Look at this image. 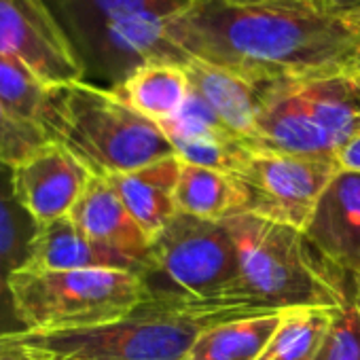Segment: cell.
Here are the masks:
<instances>
[{
    "mask_svg": "<svg viewBox=\"0 0 360 360\" xmlns=\"http://www.w3.org/2000/svg\"><path fill=\"white\" fill-rule=\"evenodd\" d=\"M189 58L259 85L335 75L360 77V20L314 5L233 7L189 0L165 24Z\"/></svg>",
    "mask_w": 360,
    "mask_h": 360,
    "instance_id": "6da1fadb",
    "label": "cell"
},
{
    "mask_svg": "<svg viewBox=\"0 0 360 360\" xmlns=\"http://www.w3.org/2000/svg\"><path fill=\"white\" fill-rule=\"evenodd\" d=\"M223 223L238 252L236 299L267 311L341 309L354 301V280L333 267L301 229L250 212Z\"/></svg>",
    "mask_w": 360,
    "mask_h": 360,
    "instance_id": "7a4b0ae2",
    "label": "cell"
},
{
    "mask_svg": "<svg viewBox=\"0 0 360 360\" xmlns=\"http://www.w3.org/2000/svg\"><path fill=\"white\" fill-rule=\"evenodd\" d=\"M261 314L274 311L244 301L169 303L146 299L127 316L102 326L56 333L26 330L13 337L51 360H185L206 328Z\"/></svg>",
    "mask_w": 360,
    "mask_h": 360,
    "instance_id": "3957f363",
    "label": "cell"
},
{
    "mask_svg": "<svg viewBox=\"0 0 360 360\" xmlns=\"http://www.w3.org/2000/svg\"><path fill=\"white\" fill-rule=\"evenodd\" d=\"M189 0H45L79 58L85 81L117 89L150 62L185 66L191 58L165 37Z\"/></svg>",
    "mask_w": 360,
    "mask_h": 360,
    "instance_id": "277c9868",
    "label": "cell"
},
{
    "mask_svg": "<svg viewBox=\"0 0 360 360\" xmlns=\"http://www.w3.org/2000/svg\"><path fill=\"white\" fill-rule=\"evenodd\" d=\"M58 142L94 176H117L172 157L161 127L134 110L117 91L77 81L56 87Z\"/></svg>",
    "mask_w": 360,
    "mask_h": 360,
    "instance_id": "5b68a950",
    "label": "cell"
},
{
    "mask_svg": "<svg viewBox=\"0 0 360 360\" xmlns=\"http://www.w3.org/2000/svg\"><path fill=\"white\" fill-rule=\"evenodd\" d=\"M138 276L146 299L155 301H242L233 297L238 252L225 223L183 212H176L150 240Z\"/></svg>",
    "mask_w": 360,
    "mask_h": 360,
    "instance_id": "8992f818",
    "label": "cell"
},
{
    "mask_svg": "<svg viewBox=\"0 0 360 360\" xmlns=\"http://www.w3.org/2000/svg\"><path fill=\"white\" fill-rule=\"evenodd\" d=\"M11 288L28 330L56 333L102 326L146 301L138 274L123 269H18Z\"/></svg>",
    "mask_w": 360,
    "mask_h": 360,
    "instance_id": "52a82bcc",
    "label": "cell"
},
{
    "mask_svg": "<svg viewBox=\"0 0 360 360\" xmlns=\"http://www.w3.org/2000/svg\"><path fill=\"white\" fill-rule=\"evenodd\" d=\"M337 169L335 159L250 150L236 178L246 212L303 231Z\"/></svg>",
    "mask_w": 360,
    "mask_h": 360,
    "instance_id": "ba28073f",
    "label": "cell"
},
{
    "mask_svg": "<svg viewBox=\"0 0 360 360\" xmlns=\"http://www.w3.org/2000/svg\"><path fill=\"white\" fill-rule=\"evenodd\" d=\"M0 53L24 64L51 89L85 81L83 66L45 0H0Z\"/></svg>",
    "mask_w": 360,
    "mask_h": 360,
    "instance_id": "9c48e42d",
    "label": "cell"
},
{
    "mask_svg": "<svg viewBox=\"0 0 360 360\" xmlns=\"http://www.w3.org/2000/svg\"><path fill=\"white\" fill-rule=\"evenodd\" d=\"M91 176L75 153L51 142L11 169V183L20 204L45 225L72 212Z\"/></svg>",
    "mask_w": 360,
    "mask_h": 360,
    "instance_id": "30bf717a",
    "label": "cell"
},
{
    "mask_svg": "<svg viewBox=\"0 0 360 360\" xmlns=\"http://www.w3.org/2000/svg\"><path fill=\"white\" fill-rule=\"evenodd\" d=\"M303 233L349 280L360 278V174L337 169Z\"/></svg>",
    "mask_w": 360,
    "mask_h": 360,
    "instance_id": "8fae6325",
    "label": "cell"
},
{
    "mask_svg": "<svg viewBox=\"0 0 360 360\" xmlns=\"http://www.w3.org/2000/svg\"><path fill=\"white\" fill-rule=\"evenodd\" d=\"M248 146L252 150L335 159L333 146L314 123L292 81L263 85Z\"/></svg>",
    "mask_w": 360,
    "mask_h": 360,
    "instance_id": "7c38bea8",
    "label": "cell"
},
{
    "mask_svg": "<svg viewBox=\"0 0 360 360\" xmlns=\"http://www.w3.org/2000/svg\"><path fill=\"white\" fill-rule=\"evenodd\" d=\"M68 217L94 242L125 255L142 267L150 238L129 214L108 178L91 176Z\"/></svg>",
    "mask_w": 360,
    "mask_h": 360,
    "instance_id": "4fadbf2b",
    "label": "cell"
},
{
    "mask_svg": "<svg viewBox=\"0 0 360 360\" xmlns=\"http://www.w3.org/2000/svg\"><path fill=\"white\" fill-rule=\"evenodd\" d=\"M30 269L41 271H77V269H123L140 271V265L125 255L110 250L94 242L85 231H81L70 217L41 225Z\"/></svg>",
    "mask_w": 360,
    "mask_h": 360,
    "instance_id": "5bb4252c",
    "label": "cell"
},
{
    "mask_svg": "<svg viewBox=\"0 0 360 360\" xmlns=\"http://www.w3.org/2000/svg\"><path fill=\"white\" fill-rule=\"evenodd\" d=\"M180 159L176 155L159 159L134 172L108 176L110 185L123 200L129 214L153 240L178 212L176 183Z\"/></svg>",
    "mask_w": 360,
    "mask_h": 360,
    "instance_id": "9a60e30c",
    "label": "cell"
},
{
    "mask_svg": "<svg viewBox=\"0 0 360 360\" xmlns=\"http://www.w3.org/2000/svg\"><path fill=\"white\" fill-rule=\"evenodd\" d=\"M185 70L191 91H195L217 112V117L248 144L263 85L193 58L185 64Z\"/></svg>",
    "mask_w": 360,
    "mask_h": 360,
    "instance_id": "2e32d148",
    "label": "cell"
},
{
    "mask_svg": "<svg viewBox=\"0 0 360 360\" xmlns=\"http://www.w3.org/2000/svg\"><path fill=\"white\" fill-rule=\"evenodd\" d=\"M307 112L337 150L360 134V81L352 75L292 81Z\"/></svg>",
    "mask_w": 360,
    "mask_h": 360,
    "instance_id": "e0dca14e",
    "label": "cell"
},
{
    "mask_svg": "<svg viewBox=\"0 0 360 360\" xmlns=\"http://www.w3.org/2000/svg\"><path fill=\"white\" fill-rule=\"evenodd\" d=\"M176 208L195 219L223 223L246 212V195L236 176L180 161Z\"/></svg>",
    "mask_w": 360,
    "mask_h": 360,
    "instance_id": "ac0fdd59",
    "label": "cell"
},
{
    "mask_svg": "<svg viewBox=\"0 0 360 360\" xmlns=\"http://www.w3.org/2000/svg\"><path fill=\"white\" fill-rule=\"evenodd\" d=\"M112 91H117L134 110L159 125L183 108L191 85L185 66L172 62H150L131 72Z\"/></svg>",
    "mask_w": 360,
    "mask_h": 360,
    "instance_id": "d6986e66",
    "label": "cell"
},
{
    "mask_svg": "<svg viewBox=\"0 0 360 360\" xmlns=\"http://www.w3.org/2000/svg\"><path fill=\"white\" fill-rule=\"evenodd\" d=\"M278 324L280 311L219 322L198 337L185 360H259Z\"/></svg>",
    "mask_w": 360,
    "mask_h": 360,
    "instance_id": "ffe728a7",
    "label": "cell"
},
{
    "mask_svg": "<svg viewBox=\"0 0 360 360\" xmlns=\"http://www.w3.org/2000/svg\"><path fill=\"white\" fill-rule=\"evenodd\" d=\"M0 102L58 142L56 94L24 64L0 53Z\"/></svg>",
    "mask_w": 360,
    "mask_h": 360,
    "instance_id": "44dd1931",
    "label": "cell"
},
{
    "mask_svg": "<svg viewBox=\"0 0 360 360\" xmlns=\"http://www.w3.org/2000/svg\"><path fill=\"white\" fill-rule=\"evenodd\" d=\"M337 309L290 307L280 311V324L259 360H314Z\"/></svg>",
    "mask_w": 360,
    "mask_h": 360,
    "instance_id": "7402d4cb",
    "label": "cell"
},
{
    "mask_svg": "<svg viewBox=\"0 0 360 360\" xmlns=\"http://www.w3.org/2000/svg\"><path fill=\"white\" fill-rule=\"evenodd\" d=\"M39 229L41 225L15 198L11 169L0 167V259L11 271L28 267Z\"/></svg>",
    "mask_w": 360,
    "mask_h": 360,
    "instance_id": "603a6c76",
    "label": "cell"
},
{
    "mask_svg": "<svg viewBox=\"0 0 360 360\" xmlns=\"http://www.w3.org/2000/svg\"><path fill=\"white\" fill-rule=\"evenodd\" d=\"M51 142L56 140L47 131L24 121L0 102V167L13 169Z\"/></svg>",
    "mask_w": 360,
    "mask_h": 360,
    "instance_id": "cb8c5ba5",
    "label": "cell"
},
{
    "mask_svg": "<svg viewBox=\"0 0 360 360\" xmlns=\"http://www.w3.org/2000/svg\"><path fill=\"white\" fill-rule=\"evenodd\" d=\"M314 360H360V314L354 301L335 311Z\"/></svg>",
    "mask_w": 360,
    "mask_h": 360,
    "instance_id": "d4e9b609",
    "label": "cell"
},
{
    "mask_svg": "<svg viewBox=\"0 0 360 360\" xmlns=\"http://www.w3.org/2000/svg\"><path fill=\"white\" fill-rule=\"evenodd\" d=\"M11 267L0 259V339L26 333L28 326L20 316L15 295L11 288Z\"/></svg>",
    "mask_w": 360,
    "mask_h": 360,
    "instance_id": "484cf974",
    "label": "cell"
},
{
    "mask_svg": "<svg viewBox=\"0 0 360 360\" xmlns=\"http://www.w3.org/2000/svg\"><path fill=\"white\" fill-rule=\"evenodd\" d=\"M0 360H51V358L30 345H24L15 337H5L0 339Z\"/></svg>",
    "mask_w": 360,
    "mask_h": 360,
    "instance_id": "4316f807",
    "label": "cell"
},
{
    "mask_svg": "<svg viewBox=\"0 0 360 360\" xmlns=\"http://www.w3.org/2000/svg\"><path fill=\"white\" fill-rule=\"evenodd\" d=\"M337 167L347 169V172H358L360 174V134H356L352 140H347L335 155Z\"/></svg>",
    "mask_w": 360,
    "mask_h": 360,
    "instance_id": "83f0119b",
    "label": "cell"
},
{
    "mask_svg": "<svg viewBox=\"0 0 360 360\" xmlns=\"http://www.w3.org/2000/svg\"><path fill=\"white\" fill-rule=\"evenodd\" d=\"M318 3L322 5V9L339 15H347V18L360 15V0H318Z\"/></svg>",
    "mask_w": 360,
    "mask_h": 360,
    "instance_id": "f1b7e54d",
    "label": "cell"
},
{
    "mask_svg": "<svg viewBox=\"0 0 360 360\" xmlns=\"http://www.w3.org/2000/svg\"><path fill=\"white\" fill-rule=\"evenodd\" d=\"M225 3L233 5V7H261V5H314V7H322L318 0H225Z\"/></svg>",
    "mask_w": 360,
    "mask_h": 360,
    "instance_id": "f546056e",
    "label": "cell"
},
{
    "mask_svg": "<svg viewBox=\"0 0 360 360\" xmlns=\"http://www.w3.org/2000/svg\"><path fill=\"white\" fill-rule=\"evenodd\" d=\"M354 303H356V309L360 314V278L354 282Z\"/></svg>",
    "mask_w": 360,
    "mask_h": 360,
    "instance_id": "4dcf8cb0",
    "label": "cell"
},
{
    "mask_svg": "<svg viewBox=\"0 0 360 360\" xmlns=\"http://www.w3.org/2000/svg\"><path fill=\"white\" fill-rule=\"evenodd\" d=\"M356 20H360V15H356Z\"/></svg>",
    "mask_w": 360,
    "mask_h": 360,
    "instance_id": "1f68e13d",
    "label": "cell"
},
{
    "mask_svg": "<svg viewBox=\"0 0 360 360\" xmlns=\"http://www.w3.org/2000/svg\"><path fill=\"white\" fill-rule=\"evenodd\" d=\"M356 79H358V81H360V77H356Z\"/></svg>",
    "mask_w": 360,
    "mask_h": 360,
    "instance_id": "d6a6232c",
    "label": "cell"
}]
</instances>
